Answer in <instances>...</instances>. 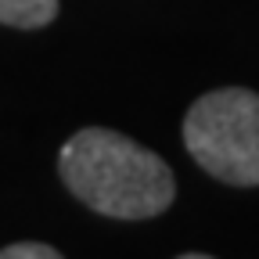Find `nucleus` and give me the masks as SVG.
<instances>
[{"instance_id":"f257e3e1","label":"nucleus","mask_w":259,"mask_h":259,"mask_svg":"<svg viewBox=\"0 0 259 259\" xmlns=\"http://www.w3.org/2000/svg\"><path fill=\"white\" fill-rule=\"evenodd\" d=\"M58 173L76 198L115 220L162 216L177 198L166 158L108 126H87L61 144Z\"/></svg>"},{"instance_id":"f03ea898","label":"nucleus","mask_w":259,"mask_h":259,"mask_svg":"<svg viewBox=\"0 0 259 259\" xmlns=\"http://www.w3.org/2000/svg\"><path fill=\"white\" fill-rule=\"evenodd\" d=\"M184 144L209 177L259 187V94L248 87L202 94L184 115Z\"/></svg>"},{"instance_id":"7ed1b4c3","label":"nucleus","mask_w":259,"mask_h":259,"mask_svg":"<svg viewBox=\"0 0 259 259\" xmlns=\"http://www.w3.org/2000/svg\"><path fill=\"white\" fill-rule=\"evenodd\" d=\"M58 18V0H0V25L44 29Z\"/></svg>"},{"instance_id":"20e7f679","label":"nucleus","mask_w":259,"mask_h":259,"mask_svg":"<svg viewBox=\"0 0 259 259\" xmlns=\"http://www.w3.org/2000/svg\"><path fill=\"white\" fill-rule=\"evenodd\" d=\"M0 259H65V255L44 241H18V245L0 248Z\"/></svg>"},{"instance_id":"39448f33","label":"nucleus","mask_w":259,"mask_h":259,"mask_svg":"<svg viewBox=\"0 0 259 259\" xmlns=\"http://www.w3.org/2000/svg\"><path fill=\"white\" fill-rule=\"evenodd\" d=\"M177 259H212V255H205V252H184V255H177Z\"/></svg>"}]
</instances>
